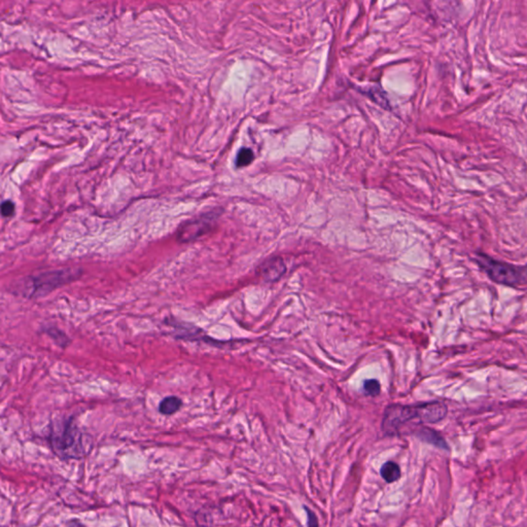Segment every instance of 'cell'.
Listing matches in <instances>:
<instances>
[{
    "label": "cell",
    "instance_id": "13",
    "mask_svg": "<svg viewBox=\"0 0 527 527\" xmlns=\"http://www.w3.org/2000/svg\"><path fill=\"white\" fill-rule=\"evenodd\" d=\"M304 509L306 511L307 519H308V527H320L318 518L315 515V513L311 509H309L308 507H304Z\"/></svg>",
    "mask_w": 527,
    "mask_h": 527
},
{
    "label": "cell",
    "instance_id": "1",
    "mask_svg": "<svg viewBox=\"0 0 527 527\" xmlns=\"http://www.w3.org/2000/svg\"><path fill=\"white\" fill-rule=\"evenodd\" d=\"M447 413V406L440 401L425 402L416 405L392 404L384 410L381 427L386 436H395L412 421H418L420 425H434L442 421Z\"/></svg>",
    "mask_w": 527,
    "mask_h": 527
},
{
    "label": "cell",
    "instance_id": "11",
    "mask_svg": "<svg viewBox=\"0 0 527 527\" xmlns=\"http://www.w3.org/2000/svg\"><path fill=\"white\" fill-rule=\"evenodd\" d=\"M254 161V153L250 149H242L237 156V167H247Z\"/></svg>",
    "mask_w": 527,
    "mask_h": 527
},
{
    "label": "cell",
    "instance_id": "6",
    "mask_svg": "<svg viewBox=\"0 0 527 527\" xmlns=\"http://www.w3.org/2000/svg\"><path fill=\"white\" fill-rule=\"evenodd\" d=\"M259 272L264 280L267 282H275L285 275L287 272V266L282 259L272 258L259 267Z\"/></svg>",
    "mask_w": 527,
    "mask_h": 527
},
{
    "label": "cell",
    "instance_id": "4",
    "mask_svg": "<svg viewBox=\"0 0 527 527\" xmlns=\"http://www.w3.org/2000/svg\"><path fill=\"white\" fill-rule=\"evenodd\" d=\"M76 276L74 270H58V271L46 272L41 275L32 276L26 282L24 296L28 298L43 296L56 289L57 287L70 282Z\"/></svg>",
    "mask_w": 527,
    "mask_h": 527
},
{
    "label": "cell",
    "instance_id": "9",
    "mask_svg": "<svg viewBox=\"0 0 527 527\" xmlns=\"http://www.w3.org/2000/svg\"><path fill=\"white\" fill-rule=\"evenodd\" d=\"M182 406V401L179 397L170 395V397H164L159 405V411L165 416H170L179 411Z\"/></svg>",
    "mask_w": 527,
    "mask_h": 527
},
{
    "label": "cell",
    "instance_id": "12",
    "mask_svg": "<svg viewBox=\"0 0 527 527\" xmlns=\"http://www.w3.org/2000/svg\"><path fill=\"white\" fill-rule=\"evenodd\" d=\"M0 212L4 217H12L15 212V204L12 201H4L0 206Z\"/></svg>",
    "mask_w": 527,
    "mask_h": 527
},
{
    "label": "cell",
    "instance_id": "14",
    "mask_svg": "<svg viewBox=\"0 0 527 527\" xmlns=\"http://www.w3.org/2000/svg\"><path fill=\"white\" fill-rule=\"evenodd\" d=\"M74 527H83V526H74Z\"/></svg>",
    "mask_w": 527,
    "mask_h": 527
},
{
    "label": "cell",
    "instance_id": "2",
    "mask_svg": "<svg viewBox=\"0 0 527 527\" xmlns=\"http://www.w3.org/2000/svg\"><path fill=\"white\" fill-rule=\"evenodd\" d=\"M50 445L57 456L64 460H81L91 451V438L85 436L71 420L53 428Z\"/></svg>",
    "mask_w": 527,
    "mask_h": 527
},
{
    "label": "cell",
    "instance_id": "8",
    "mask_svg": "<svg viewBox=\"0 0 527 527\" xmlns=\"http://www.w3.org/2000/svg\"><path fill=\"white\" fill-rule=\"evenodd\" d=\"M383 480L388 483H394L399 480L402 476L401 467L395 461H386L380 470Z\"/></svg>",
    "mask_w": 527,
    "mask_h": 527
},
{
    "label": "cell",
    "instance_id": "7",
    "mask_svg": "<svg viewBox=\"0 0 527 527\" xmlns=\"http://www.w3.org/2000/svg\"><path fill=\"white\" fill-rule=\"evenodd\" d=\"M414 434L417 438L420 439L423 442L428 443V444L432 446H436V447L440 448V449H449L445 439L443 438L438 432L432 430V428L423 427L415 430Z\"/></svg>",
    "mask_w": 527,
    "mask_h": 527
},
{
    "label": "cell",
    "instance_id": "5",
    "mask_svg": "<svg viewBox=\"0 0 527 527\" xmlns=\"http://www.w3.org/2000/svg\"><path fill=\"white\" fill-rule=\"evenodd\" d=\"M214 219L212 214L207 217L203 215L199 219H193L184 224L177 232V239L179 242H191L210 233L214 225Z\"/></svg>",
    "mask_w": 527,
    "mask_h": 527
},
{
    "label": "cell",
    "instance_id": "3",
    "mask_svg": "<svg viewBox=\"0 0 527 527\" xmlns=\"http://www.w3.org/2000/svg\"><path fill=\"white\" fill-rule=\"evenodd\" d=\"M476 263L480 269L498 285L520 287L526 283V268L502 262L491 258L488 254L477 252Z\"/></svg>",
    "mask_w": 527,
    "mask_h": 527
},
{
    "label": "cell",
    "instance_id": "10",
    "mask_svg": "<svg viewBox=\"0 0 527 527\" xmlns=\"http://www.w3.org/2000/svg\"><path fill=\"white\" fill-rule=\"evenodd\" d=\"M362 390L368 397H377L381 392V383L377 379H368L364 382Z\"/></svg>",
    "mask_w": 527,
    "mask_h": 527
}]
</instances>
